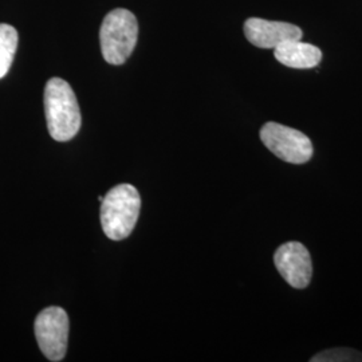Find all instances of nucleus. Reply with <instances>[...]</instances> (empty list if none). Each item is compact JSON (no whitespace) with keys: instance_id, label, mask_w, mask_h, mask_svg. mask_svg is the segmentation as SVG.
<instances>
[{"instance_id":"obj_1","label":"nucleus","mask_w":362,"mask_h":362,"mask_svg":"<svg viewBox=\"0 0 362 362\" xmlns=\"http://www.w3.org/2000/svg\"><path fill=\"white\" fill-rule=\"evenodd\" d=\"M47 129L55 141L65 143L78 133L82 124L77 97L62 78H52L45 89Z\"/></svg>"},{"instance_id":"obj_2","label":"nucleus","mask_w":362,"mask_h":362,"mask_svg":"<svg viewBox=\"0 0 362 362\" xmlns=\"http://www.w3.org/2000/svg\"><path fill=\"white\" fill-rule=\"evenodd\" d=\"M141 197L130 184H119L105 194L101 206V224L112 240L128 238L140 215Z\"/></svg>"},{"instance_id":"obj_3","label":"nucleus","mask_w":362,"mask_h":362,"mask_svg":"<svg viewBox=\"0 0 362 362\" xmlns=\"http://www.w3.org/2000/svg\"><path fill=\"white\" fill-rule=\"evenodd\" d=\"M139 23L129 10L116 8L105 16L100 30L101 52L110 65H122L134 50Z\"/></svg>"},{"instance_id":"obj_4","label":"nucleus","mask_w":362,"mask_h":362,"mask_svg":"<svg viewBox=\"0 0 362 362\" xmlns=\"http://www.w3.org/2000/svg\"><path fill=\"white\" fill-rule=\"evenodd\" d=\"M264 146L288 164H305L313 157V144L302 132L276 122H267L260 129Z\"/></svg>"},{"instance_id":"obj_5","label":"nucleus","mask_w":362,"mask_h":362,"mask_svg":"<svg viewBox=\"0 0 362 362\" xmlns=\"http://www.w3.org/2000/svg\"><path fill=\"white\" fill-rule=\"evenodd\" d=\"M39 348L49 361H62L69 341V317L62 308L52 306L40 311L35 320Z\"/></svg>"},{"instance_id":"obj_6","label":"nucleus","mask_w":362,"mask_h":362,"mask_svg":"<svg viewBox=\"0 0 362 362\" xmlns=\"http://www.w3.org/2000/svg\"><path fill=\"white\" fill-rule=\"evenodd\" d=\"M274 264L286 282L294 288H306L313 276L309 250L299 242H287L274 254Z\"/></svg>"},{"instance_id":"obj_7","label":"nucleus","mask_w":362,"mask_h":362,"mask_svg":"<svg viewBox=\"0 0 362 362\" xmlns=\"http://www.w3.org/2000/svg\"><path fill=\"white\" fill-rule=\"evenodd\" d=\"M245 35L250 43L260 49H275L288 40L302 39V30L286 22H272L250 18L245 22Z\"/></svg>"},{"instance_id":"obj_8","label":"nucleus","mask_w":362,"mask_h":362,"mask_svg":"<svg viewBox=\"0 0 362 362\" xmlns=\"http://www.w3.org/2000/svg\"><path fill=\"white\" fill-rule=\"evenodd\" d=\"M274 57L282 65L291 69H311L320 65L322 52L300 39L288 40L274 49Z\"/></svg>"},{"instance_id":"obj_9","label":"nucleus","mask_w":362,"mask_h":362,"mask_svg":"<svg viewBox=\"0 0 362 362\" xmlns=\"http://www.w3.org/2000/svg\"><path fill=\"white\" fill-rule=\"evenodd\" d=\"M18 49V31L10 25L0 23V79L4 77L13 65Z\"/></svg>"},{"instance_id":"obj_10","label":"nucleus","mask_w":362,"mask_h":362,"mask_svg":"<svg viewBox=\"0 0 362 362\" xmlns=\"http://www.w3.org/2000/svg\"><path fill=\"white\" fill-rule=\"evenodd\" d=\"M311 361H362V354L358 351L351 349H333L326 350L320 354H317L314 358H311Z\"/></svg>"}]
</instances>
